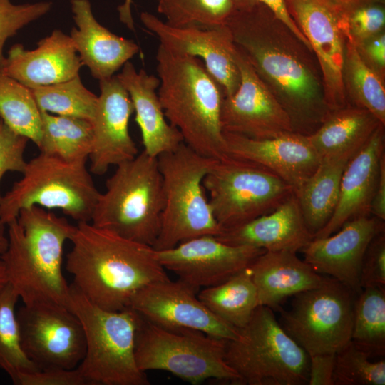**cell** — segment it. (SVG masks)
Segmentation results:
<instances>
[{
    "mask_svg": "<svg viewBox=\"0 0 385 385\" xmlns=\"http://www.w3.org/2000/svg\"><path fill=\"white\" fill-rule=\"evenodd\" d=\"M197 297L215 315L237 329L248 322L259 306L250 267L217 285L205 287Z\"/></svg>",
    "mask_w": 385,
    "mask_h": 385,
    "instance_id": "4dcf8cb0",
    "label": "cell"
},
{
    "mask_svg": "<svg viewBox=\"0 0 385 385\" xmlns=\"http://www.w3.org/2000/svg\"><path fill=\"white\" fill-rule=\"evenodd\" d=\"M370 357L349 342L335 354L333 385H384L385 361Z\"/></svg>",
    "mask_w": 385,
    "mask_h": 385,
    "instance_id": "74e56055",
    "label": "cell"
},
{
    "mask_svg": "<svg viewBox=\"0 0 385 385\" xmlns=\"http://www.w3.org/2000/svg\"><path fill=\"white\" fill-rule=\"evenodd\" d=\"M309 385H333L335 354L309 356Z\"/></svg>",
    "mask_w": 385,
    "mask_h": 385,
    "instance_id": "f6af8a7d",
    "label": "cell"
},
{
    "mask_svg": "<svg viewBox=\"0 0 385 385\" xmlns=\"http://www.w3.org/2000/svg\"><path fill=\"white\" fill-rule=\"evenodd\" d=\"M356 153L324 158L314 173L294 193L305 224L314 236L328 222L336 208L344 169Z\"/></svg>",
    "mask_w": 385,
    "mask_h": 385,
    "instance_id": "f1b7e54d",
    "label": "cell"
},
{
    "mask_svg": "<svg viewBox=\"0 0 385 385\" xmlns=\"http://www.w3.org/2000/svg\"><path fill=\"white\" fill-rule=\"evenodd\" d=\"M265 251L227 244L214 235H202L170 249H154V255L165 270L199 290L217 285L249 267Z\"/></svg>",
    "mask_w": 385,
    "mask_h": 385,
    "instance_id": "2e32d148",
    "label": "cell"
},
{
    "mask_svg": "<svg viewBox=\"0 0 385 385\" xmlns=\"http://www.w3.org/2000/svg\"><path fill=\"white\" fill-rule=\"evenodd\" d=\"M0 117L14 131L38 145L41 115L30 88L1 72Z\"/></svg>",
    "mask_w": 385,
    "mask_h": 385,
    "instance_id": "836d02e7",
    "label": "cell"
},
{
    "mask_svg": "<svg viewBox=\"0 0 385 385\" xmlns=\"http://www.w3.org/2000/svg\"><path fill=\"white\" fill-rule=\"evenodd\" d=\"M158 11L175 27L209 29L226 24L232 0H157Z\"/></svg>",
    "mask_w": 385,
    "mask_h": 385,
    "instance_id": "8d00e7d4",
    "label": "cell"
},
{
    "mask_svg": "<svg viewBox=\"0 0 385 385\" xmlns=\"http://www.w3.org/2000/svg\"><path fill=\"white\" fill-rule=\"evenodd\" d=\"M19 297L9 282L0 287V369L16 384L21 374L39 370L24 354L15 312Z\"/></svg>",
    "mask_w": 385,
    "mask_h": 385,
    "instance_id": "e575fe53",
    "label": "cell"
},
{
    "mask_svg": "<svg viewBox=\"0 0 385 385\" xmlns=\"http://www.w3.org/2000/svg\"><path fill=\"white\" fill-rule=\"evenodd\" d=\"M359 281L361 289L385 287V231L369 242L362 260Z\"/></svg>",
    "mask_w": 385,
    "mask_h": 385,
    "instance_id": "b9f144b4",
    "label": "cell"
},
{
    "mask_svg": "<svg viewBox=\"0 0 385 385\" xmlns=\"http://www.w3.org/2000/svg\"><path fill=\"white\" fill-rule=\"evenodd\" d=\"M351 341L370 356L385 354V287L362 289L356 297Z\"/></svg>",
    "mask_w": 385,
    "mask_h": 385,
    "instance_id": "d6a6232c",
    "label": "cell"
},
{
    "mask_svg": "<svg viewBox=\"0 0 385 385\" xmlns=\"http://www.w3.org/2000/svg\"><path fill=\"white\" fill-rule=\"evenodd\" d=\"M342 81L348 103L367 110L385 125L384 78L366 64L356 46L348 38Z\"/></svg>",
    "mask_w": 385,
    "mask_h": 385,
    "instance_id": "1f68e13d",
    "label": "cell"
},
{
    "mask_svg": "<svg viewBox=\"0 0 385 385\" xmlns=\"http://www.w3.org/2000/svg\"><path fill=\"white\" fill-rule=\"evenodd\" d=\"M100 95L91 120L93 146L90 171L105 174L111 165L134 158L138 150L129 133L134 111L128 91L117 76L99 81Z\"/></svg>",
    "mask_w": 385,
    "mask_h": 385,
    "instance_id": "d6986e66",
    "label": "cell"
},
{
    "mask_svg": "<svg viewBox=\"0 0 385 385\" xmlns=\"http://www.w3.org/2000/svg\"><path fill=\"white\" fill-rule=\"evenodd\" d=\"M66 267L72 284L91 302L109 311L128 307L144 287L168 279L153 247L122 237L89 222H78Z\"/></svg>",
    "mask_w": 385,
    "mask_h": 385,
    "instance_id": "7a4b0ae2",
    "label": "cell"
},
{
    "mask_svg": "<svg viewBox=\"0 0 385 385\" xmlns=\"http://www.w3.org/2000/svg\"><path fill=\"white\" fill-rule=\"evenodd\" d=\"M203 186L222 231L272 212L294 194L271 170L228 154L215 160Z\"/></svg>",
    "mask_w": 385,
    "mask_h": 385,
    "instance_id": "8fae6325",
    "label": "cell"
},
{
    "mask_svg": "<svg viewBox=\"0 0 385 385\" xmlns=\"http://www.w3.org/2000/svg\"><path fill=\"white\" fill-rule=\"evenodd\" d=\"M68 307L81 321L86 353L77 366L88 385H148L135 358L138 314L131 308L103 309L91 302L72 284Z\"/></svg>",
    "mask_w": 385,
    "mask_h": 385,
    "instance_id": "8992f818",
    "label": "cell"
},
{
    "mask_svg": "<svg viewBox=\"0 0 385 385\" xmlns=\"http://www.w3.org/2000/svg\"><path fill=\"white\" fill-rule=\"evenodd\" d=\"M82 66L70 36L54 30L34 50L14 45L0 65V72L33 88L71 79Z\"/></svg>",
    "mask_w": 385,
    "mask_h": 385,
    "instance_id": "7402d4cb",
    "label": "cell"
},
{
    "mask_svg": "<svg viewBox=\"0 0 385 385\" xmlns=\"http://www.w3.org/2000/svg\"><path fill=\"white\" fill-rule=\"evenodd\" d=\"M71 4L77 28L70 37L83 65L98 81L112 77L139 52L138 46L100 24L88 0H71Z\"/></svg>",
    "mask_w": 385,
    "mask_h": 385,
    "instance_id": "cb8c5ba5",
    "label": "cell"
},
{
    "mask_svg": "<svg viewBox=\"0 0 385 385\" xmlns=\"http://www.w3.org/2000/svg\"><path fill=\"white\" fill-rule=\"evenodd\" d=\"M381 125L384 124L367 110L348 104L332 111L307 137L322 159L357 153Z\"/></svg>",
    "mask_w": 385,
    "mask_h": 385,
    "instance_id": "83f0119b",
    "label": "cell"
},
{
    "mask_svg": "<svg viewBox=\"0 0 385 385\" xmlns=\"http://www.w3.org/2000/svg\"><path fill=\"white\" fill-rule=\"evenodd\" d=\"M326 1H328L329 4H331L332 5L337 6H341L343 4L350 3L356 0H326Z\"/></svg>",
    "mask_w": 385,
    "mask_h": 385,
    "instance_id": "816d5d0a",
    "label": "cell"
},
{
    "mask_svg": "<svg viewBox=\"0 0 385 385\" xmlns=\"http://www.w3.org/2000/svg\"><path fill=\"white\" fill-rule=\"evenodd\" d=\"M259 306L279 309L289 297L317 287L326 277L315 272L297 252L265 251L250 266Z\"/></svg>",
    "mask_w": 385,
    "mask_h": 385,
    "instance_id": "4316f807",
    "label": "cell"
},
{
    "mask_svg": "<svg viewBox=\"0 0 385 385\" xmlns=\"http://www.w3.org/2000/svg\"><path fill=\"white\" fill-rule=\"evenodd\" d=\"M132 0H124L123 4L118 7L119 19L129 29H135L134 21L131 13Z\"/></svg>",
    "mask_w": 385,
    "mask_h": 385,
    "instance_id": "c3c4849f",
    "label": "cell"
},
{
    "mask_svg": "<svg viewBox=\"0 0 385 385\" xmlns=\"http://www.w3.org/2000/svg\"><path fill=\"white\" fill-rule=\"evenodd\" d=\"M51 6L49 1L14 4L11 0H0V65L5 58L3 50L6 41L48 13Z\"/></svg>",
    "mask_w": 385,
    "mask_h": 385,
    "instance_id": "ab89813d",
    "label": "cell"
},
{
    "mask_svg": "<svg viewBox=\"0 0 385 385\" xmlns=\"http://www.w3.org/2000/svg\"><path fill=\"white\" fill-rule=\"evenodd\" d=\"M333 6L344 31L354 45L384 31L385 0H356Z\"/></svg>",
    "mask_w": 385,
    "mask_h": 385,
    "instance_id": "f35d334b",
    "label": "cell"
},
{
    "mask_svg": "<svg viewBox=\"0 0 385 385\" xmlns=\"http://www.w3.org/2000/svg\"><path fill=\"white\" fill-rule=\"evenodd\" d=\"M16 318L21 348L39 370L73 369L83 359V327L69 308L52 302L24 304Z\"/></svg>",
    "mask_w": 385,
    "mask_h": 385,
    "instance_id": "4fadbf2b",
    "label": "cell"
},
{
    "mask_svg": "<svg viewBox=\"0 0 385 385\" xmlns=\"http://www.w3.org/2000/svg\"><path fill=\"white\" fill-rule=\"evenodd\" d=\"M356 294L332 277L294 296L281 325L307 353L336 354L351 341Z\"/></svg>",
    "mask_w": 385,
    "mask_h": 385,
    "instance_id": "7c38bea8",
    "label": "cell"
},
{
    "mask_svg": "<svg viewBox=\"0 0 385 385\" xmlns=\"http://www.w3.org/2000/svg\"><path fill=\"white\" fill-rule=\"evenodd\" d=\"M116 76L128 91L135 112V121L140 128L143 151L150 156L176 149L183 142L179 130L167 120L157 88L160 80L143 69L137 71L128 61Z\"/></svg>",
    "mask_w": 385,
    "mask_h": 385,
    "instance_id": "484cf974",
    "label": "cell"
},
{
    "mask_svg": "<svg viewBox=\"0 0 385 385\" xmlns=\"http://www.w3.org/2000/svg\"><path fill=\"white\" fill-rule=\"evenodd\" d=\"M234 58L240 71V83L233 95L223 98L221 108L223 132L255 140L273 138L294 132L284 109L236 46Z\"/></svg>",
    "mask_w": 385,
    "mask_h": 385,
    "instance_id": "e0dca14e",
    "label": "cell"
},
{
    "mask_svg": "<svg viewBox=\"0 0 385 385\" xmlns=\"http://www.w3.org/2000/svg\"><path fill=\"white\" fill-rule=\"evenodd\" d=\"M16 385H88L78 368L41 369L21 374Z\"/></svg>",
    "mask_w": 385,
    "mask_h": 385,
    "instance_id": "7bdbcfd3",
    "label": "cell"
},
{
    "mask_svg": "<svg viewBox=\"0 0 385 385\" xmlns=\"http://www.w3.org/2000/svg\"><path fill=\"white\" fill-rule=\"evenodd\" d=\"M225 361L242 384L308 383L309 355L266 306H258L248 322L238 329L237 337L227 341Z\"/></svg>",
    "mask_w": 385,
    "mask_h": 385,
    "instance_id": "ba28073f",
    "label": "cell"
},
{
    "mask_svg": "<svg viewBox=\"0 0 385 385\" xmlns=\"http://www.w3.org/2000/svg\"><path fill=\"white\" fill-rule=\"evenodd\" d=\"M215 160L197 153L184 142L158 157L164 206L153 249H170L194 237L218 236L222 232L203 186V179Z\"/></svg>",
    "mask_w": 385,
    "mask_h": 385,
    "instance_id": "52a82bcc",
    "label": "cell"
},
{
    "mask_svg": "<svg viewBox=\"0 0 385 385\" xmlns=\"http://www.w3.org/2000/svg\"><path fill=\"white\" fill-rule=\"evenodd\" d=\"M363 61L381 78H385L384 31L355 45Z\"/></svg>",
    "mask_w": 385,
    "mask_h": 385,
    "instance_id": "ee69618b",
    "label": "cell"
},
{
    "mask_svg": "<svg viewBox=\"0 0 385 385\" xmlns=\"http://www.w3.org/2000/svg\"><path fill=\"white\" fill-rule=\"evenodd\" d=\"M138 315L135 358L140 370L168 371L193 385L210 379L241 384L225 361L226 340L192 329L163 328Z\"/></svg>",
    "mask_w": 385,
    "mask_h": 385,
    "instance_id": "30bf717a",
    "label": "cell"
},
{
    "mask_svg": "<svg viewBox=\"0 0 385 385\" xmlns=\"http://www.w3.org/2000/svg\"><path fill=\"white\" fill-rule=\"evenodd\" d=\"M40 153L68 162L87 161L93 146L91 122L73 116L40 111Z\"/></svg>",
    "mask_w": 385,
    "mask_h": 385,
    "instance_id": "f546056e",
    "label": "cell"
},
{
    "mask_svg": "<svg viewBox=\"0 0 385 385\" xmlns=\"http://www.w3.org/2000/svg\"><path fill=\"white\" fill-rule=\"evenodd\" d=\"M288 13L307 40L322 76L329 110L347 106L342 81L346 35L339 14L326 0H284Z\"/></svg>",
    "mask_w": 385,
    "mask_h": 385,
    "instance_id": "9a60e30c",
    "label": "cell"
},
{
    "mask_svg": "<svg viewBox=\"0 0 385 385\" xmlns=\"http://www.w3.org/2000/svg\"><path fill=\"white\" fill-rule=\"evenodd\" d=\"M223 133L228 155L267 168L288 183L294 193L321 162L307 135L296 132L264 140Z\"/></svg>",
    "mask_w": 385,
    "mask_h": 385,
    "instance_id": "44dd1931",
    "label": "cell"
},
{
    "mask_svg": "<svg viewBox=\"0 0 385 385\" xmlns=\"http://www.w3.org/2000/svg\"><path fill=\"white\" fill-rule=\"evenodd\" d=\"M371 215L385 220V154L380 162L379 180L371 202Z\"/></svg>",
    "mask_w": 385,
    "mask_h": 385,
    "instance_id": "7dc6e473",
    "label": "cell"
},
{
    "mask_svg": "<svg viewBox=\"0 0 385 385\" xmlns=\"http://www.w3.org/2000/svg\"><path fill=\"white\" fill-rule=\"evenodd\" d=\"M197 291L180 279L158 281L137 292L128 307L163 328H188L226 341L235 339L238 329L209 310L198 299Z\"/></svg>",
    "mask_w": 385,
    "mask_h": 385,
    "instance_id": "5bb4252c",
    "label": "cell"
},
{
    "mask_svg": "<svg viewBox=\"0 0 385 385\" xmlns=\"http://www.w3.org/2000/svg\"><path fill=\"white\" fill-rule=\"evenodd\" d=\"M7 225L0 219V256L3 255L8 247V236L6 232Z\"/></svg>",
    "mask_w": 385,
    "mask_h": 385,
    "instance_id": "681fc988",
    "label": "cell"
},
{
    "mask_svg": "<svg viewBox=\"0 0 385 385\" xmlns=\"http://www.w3.org/2000/svg\"><path fill=\"white\" fill-rule=\"evenodd\" d=\"M226 25L236 47L287 113L293 131L313 133L331 111L310 48L262 4L234 9Z\"/></svg>",
    "mask_w": 385,
    "mask_h": 385,
    "instance_id": "6da1fadb",
    "label": "cell"
},
{
    "mask_svg": "<svg viewBox=\"0 0 385 385\" xmlns=\"http://www.w3.org/2000/svg\"><path fill=\"white\" fill-rule=\"evenodd\" d=\"M382 231L384 221L375 216L353 219L327 237L313 238L302 250L304 260L317 273L330 275L358 295L364 253L371 240Z\"/></svg>",
    "mask_w": 385,
    "mask_h": 385,
    "instance_id": "ffe728a7",
    "label": "cell"
},
{
    "mask_svg": "<svg viewBox=\"0 0 385 385\" xmlns=\"http://www.w3.org/2000/svg\"><path fill=\"white\" fill-rule=\"evenodd\" d=\"M40 111L91 122L98 96L82 83L79 75L61 83L30 88Z\"/></svg>",
    "mask_w": 385,
    "mask_h": 385,
    "instance_id": "d590c367",
    "label": "cell"
},
{
    "mask_svg": "<svg viewBox=\"0 0 385 385\" xmlns=\"http://www.w3.org/2000/svg\"><path fill=\"white\" fill-rule=\"evenodd\" d=\"M156 62L160 101L167 120L179 130L183 142L208 158L218 160L227 155L221 124L225 94L203 62L161 45Z\"/></svg>",
    "mask_w": 385,
    "mask_h": 385,
    "instance_id": "277c9868",
    "label": "cell"
},
{
    "mask_svg": "<svg viewBox=\"0 0 385 385\" xmlns=\"http://www.w3.org/2000/svg\"><path fill=\"white\" fill-rule=\"evenodd\" d=\"M164 206L158 158L143 150L116 166L100 192L91 224L125 239L153 247Z\"/></svg>",
    "mask_w": 385,
    "mask_h": 385,
    "instance_id": "5b68a950",
    "label": "cell"
},
{
    "mask_svg": "<svg viewBox=\"0 0 385 385\" xmlns=\"http://www.w3.org/2000/svg\"><path fill=\"white\" fill-rule=\"evenodd\" d=\"M8 282L4 265L0 258V287Z\"/></svg>",
    "mask_w": 385,
    "mask_h": 385,
    "instance_id": "f907efd6",
    "label": "cell"
},
{
    "mask_svg": "<svg viewBox=\"0 0 385 385\" xmlns=\"http://www.w3.org/2000/svg\"><path fill=\"white\" fill-rule=\"evenodd\" d=\"M235 9H242L262 4L272 9L311 49V47L289 16L284 0H232ZM312 50V49H311Z\"/></svg>",
    "mask_w": 385,
    "mask_h": 385,
    "instance_id": "bcb514c9",
    "label": "cell"
},
{
    "mask_svg": "<svg viewBox=\"0 0 385 385\" xmlns=\"http://www.w3.org/2000/svg\"><path fill=\"white\" fill-rule=\"evenodd\" d=\"M7 227L8 247L0 258L8 282L23 303L68 307L70 285L63 274V253L76 226L64 217L32 206L21 210Z\"/></svg>",
    "mask_w": 385,
    "mask_h": 385,
    "instance_id": "3957f363",
    "label": "cell"
},
{
    "mask_svg": "<svg viewBox=\"0 0 385 385\" xmlns=\"http://www.w3.org/2000/svg\"><path fill=\"white\" fill-rule=\"evenodd\" d=\"M29 140L14 131L0 117V183L7 172L23 173L26 164L24 152ZM2 196L0 192V202Z\"/></svg>",
    "mask_w": 385,
    "mask_h": 385,
    "instance_id": "60d3db41",
    "label": "cell"
},
{
    "mask_svg": "<svg viewBox=\"0 0 385 385\" xmlns=\"http://www.w3.org/2000/svg\"><path fill=\"white\" fill-rule=\"evenodd\" d=\"M140 17L160 45L172 52L200 59L222 87L225 96L235 93L240 74L234 58L235 46L226 24L209 29L175 27L149 12H142Z\"/></svg>",
    "mask_w": 385,
    "mask_h": 385,
    "instance_id": "ac0fdd59",
    "label": "cell"
},
{
    "mask_svg": "<svg viewBox=\"0 0 385 385\" xmlns=\"http://www.w3.org/2000/svg\"><path fill=\"white\" fill-rule=\"evenodd\" d=\"M40 153L26 162L22 177L2 196L0 219L6 225L23 209L61 210L78 222H90L100 192L86 165Z\"/></svg>",
    "mask_w": 385,
    "mask_h": 385,
    "instance_id": "9c48e42d",
    "label": "cell"
},
{
    "mask_svg": "<svg viewBox=\"0 0 385 385\" xmlns=\"http://www.w3.org/2000/svg\"><path fill=\"white\" fill-rule=\"evenodd\" d=\"M384 127L385 125H381L349 160L342 177L334 213L314 238L327 237L353 219L371 215V207L379 180L380 162L385 154Z\"/></svg>",
    "mask_w": 385,
    "mask_h": 385,
    "instance_id": "603a6c76",
    "label": "cell"
},
{
    "mask_svg": "<svg viewBox=\"0 0 385 385\" xmlns=\"http://www.w3.org/2000/svg\"><path fill=\"white\" fill-rule=\"evenodd\" d=\"M232 245H248L265 251H302L314 238L292 195L272 212L216 236Z\"/></svg>",
    "mask_w": 385,
    "mask_h": 385,
    "instance_id": "d4e9b609",
    "label": "cell"
}]
</instances>
